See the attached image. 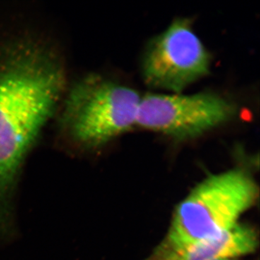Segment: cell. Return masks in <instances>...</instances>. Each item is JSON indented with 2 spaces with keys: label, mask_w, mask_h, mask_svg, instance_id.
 Wrapping results in <instances>:
<instances>
[{
  "label": "cell",
  "mask_w": 260,
  "mask_h": 260,
  "mask_svg": "<svg viewBox=\"0 0 260 260\" xmlns=\"http://www.w3.org/2000/svg\"><path fill=\"white\" fill-rule=\"evenodd\" d=\"M0 63V239L11 232V199L24 159L55 110L64 70L34 45L11 51Z\"/></svg>",
  "instance_id": "1"
},
{
  "label": "cell",
  "mask_w": 260,
  "mask_h": 260,
  "mask_svg": "<svg viewBox=\"0 0 260 260\" xmlns=\"http://www.w3.org/2000/svg\"><path fill=\"white\" fill-rule=\"evenodd\" d=\"M258 196L255 181L240 169L207 178L178 206L167 236L146 260H164L229 230L255 204Z\"/></svg>",
  "instance_id": "2"
},
{
  "label": "cell",
  "mask_w": 260,
  "mask_h": 260,
  "mask_svg": "<svg viewBox=\"0 0 260 260\" xmlns=\"http://www.w3.org/2000/svg\"><path fill=\"white\" fill-rule=\"evenodd\" d=\"M140 99L134 89L100 75H89L70 91L63 126L78 144L102 146L135 125Z\"/></svg>",
  "instance_id": "3"
},
{
  "label": "cell",
  "mask_w": 260,
  "mask_h": 260,
  "mask_svg": "<svg viewBox=\"0 0 260 260\" xmlns=\"http://www.w3.org/2000/svg\"><path fill=\"white\" fill-rule=\"evenodd\" d=\"M237 112L234 103L211 92L151 93L140 99L135 125L185 141L223 125Z\"/></svg>",
  "instance_id": "4"
},
{
  "label": "cell",
  "mask_w": 260,
  "mask_h": 260,
  "mask_svg": "<svg viewBox=\"0 0 260 260\" xmlns=\"http://www.w3.org/2000/svg\"><path fill=\"white\" fill-rule=\"evenodd\" d=\"M210 60L209 52L195 34L190 20L178 18L149 43L142 73L149 86L181 93L208 75Z\"/></svg>",
  "instance_id": "5"
},
{
  "label": "cell",
  "mask_w": 260,
  "mask_h": 260,
  "mask_svg": "<svg viewBox=\"0 0 260 260\" xmlns=\"http://www.w3.org/2000/svg\"><path fill=\"white\" fill-rule=\"evenodd\" d=\"M258 242L255 230L239 223L218 235L186 246L164 260L237 259L254 252Z\"/></svg>",
  "instance_id": "6"
},
{
  "label": "cell",
  "mask_w": 260,
  "mask_h": 260,
  "mask_svg": "<svg viewBox=\"0 0 260 260\" xmlns=\"http://www.w3.org/2000/svg\"><path fill=\"white\" fill-rule=\"evenodd\" d=\"M223 260H237V259H223Z\"/></svg>",
  "instance_id": "7"
}]
</instances>
